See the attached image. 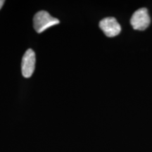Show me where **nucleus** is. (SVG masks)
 I'll use <instances>...</instances> for the list:
<instances>
[{
	"label": "nucleus",
	"mask_w": 152,
	"mask_h": 152,
	"mask_svg": "<svg viewBox=\"0 0 152 152\" xmlns=\"http://www.w3.org/2000/svg\"><path fill=\"white\" fill-rule=\"evenodd\" d=\"M59 20L52 17L48 12L40 11L35 15L33 18L34 28L37 33H41L49 28L59 23Z\"/></svg>",
	"instance_id": "obj_1"
},
{
	"label": "nucleus",
	"mask_w": 152,
	"mask_h": 152,
	"mask_svg": "<svg viewBox=\"0 0 152 152\" xmlns=\"http://www.w3.org/2000/svg\"><path fill=\"white\" fill-rule=\"evenodd\" d=\"M150 17L147 9H139L133 14L130 20V23L132 28L135 30H144L149 27Z\"/></svg>",
	"instance_id": "obj_2"
},
{
	"label": "nucleus",
	"mask_w": 152,
	"mask_h": 152,
	"mask_svg": "<svg viewBox=\"0 0 152 152\" xmlns=\"http://www.w3.org/2000/svg\"><path fill=\"white\" fill-rule=\"evenodd\" d=\"M99 27L104 33L109 37H115L121 31V27L116 19L113 17L104 18L99 23Z\"/></svg>",
	"instance_id": "obj_3"
},
{
	"label": "nucleus",
	"mask_w": 152,
	"mask_h": 152,
	"mask_svg": "<svg viewBox=\"0 0 152 152\" xmlns=\"http://www.w3.org/2000/svg\"><path fill=\"white\" fill-rule=\"evenodd\" d=\"M35 54L33 49H29L26 51L23 56L21 69L22 74L25 77H31L35 71Z\"/></svg>",
	"instance_id": "obj_4"
},
{
	"label": "nucleus",
	"mask_w": 152,
	"mask_h": 152,
	"mask_svg": "<svg viewBox=\"0 0 152 152\" xmlns=\"http://www.w3.org/2000/svg\"><path fill=\"white\" fill-rule=\"evenodd\" d=\"M4 4V1H3V0H0V9H1V7H3Z\"/></svg>",
	"instance_id": "obj_5"
}]
</instances>
